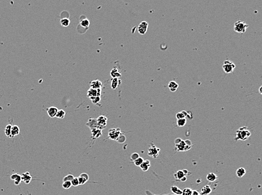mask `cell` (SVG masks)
Returning a JSON list of instances; mask_svg holds the SVG:
<instances>
[{
	"label": "cell",
	"instance_id": "40",
	"mask_svg": "<svg viewBox=\"0 0 262 195\" xmlns=\"http://www.w3.org/2000/svg\"><path fill=\"white\" fill-rule=\"evenodd\" d=\"M140 157L138 154L137 152H133V154L130 155V159L132 160L133 161H135V160L137 159V158Z\"/></svg>",
	"mask_w": 262,
	"mask_h": 195
},
{
	"label": "cell",
	"instance_id": "41",
	"mask_svg": "<svg viewBox=\"0 0 262 195\" xmlns=\"http://www.w3.org/2000/svg\"><path fill=\"white\" fill-rule=\"evenodd\" d=\"M77 179H78V181H79V185H84L85 183H86V181L83 178H82L80 176L79 177H77Z\"/></svg>",
	"mask_w": 262,
	"mask_h": 195
},
{
	"label": "cell",
	"instance_id": "35",
	"mask_svg": "<svg viewBox=\"0 0 262 195\" xmlns=\"http://www.w3.org/2000/svg\"><path fill=\"white\" fill-rule=\"evenodd\" d=\"M116 141L117 142H118L119 143H124L125 141H126V137H125V136L122 133V135L119 136V137L117 138V140Z\"/></svg>",
	"mask_w": 262,
	"mask_h": 195
},
{
	"label": "cell",
	"instance_id": "42",
	"mask_svg": "<svg viewBox=\"0 0 262 195\" xmlns=\"http://www.w3.org/2000/svg\"><path fill=\"white\" fill-rule=\"evenodd\" d=\"M182 141V139L180 138H176V140H175V144H178V143H179L180 142Z\"/></svg>",
	"mask_w": 262,
	"mask_h": 195
},
{
	"label": "cell",
	"instance_id": "47",
	"mask_svg": "<svg viewBox=\"0 0 262 195\" xmlns=\"http://www.w3.org/2000/svg\"><path fill=\"white\" fill-rule=\"evenodd\" d=\"M170 195H176V194H170Z\"/></svg>",
	"mask_w": 262,
	"mask_h": 195
},
{
	"label": "cell",
	"instance_id": "14",
	"mask_svg": "<svg viewBox=\"0 0 262 195\" xmlns=\"http://www.w3.org/2000/svg\"><path fill=\"white\" fill-rule=\"evenodd\" d=\"M58 108L55 106H51L48 108L47 110V113L50 118H53L56 116L57 113L58 112Z\"/></svg>",
	"mask_w": 262,
	"mask_h": 195
},
{
	"label": "cell",
	"instance_id": "1",
	"mask_svg": "<svg viewBox=\"0 0 262 195\" xmlns=\"http://www.w3.org/2000/svg\"><path fill=\"white\" fill-rule=\"evenodd\" d=\"M251 133L246 127H242L237 130L236 135V140L245 141L250 137Z\"/></svg>",
	"mask_w": 262,
	"mask_h": 195
},
{
	"label": "cell",
	"instance_id": "7",
	"mask_svg": "<svg viewBox=\"0 0 262 195\" xmlns=\"http://www.w3.org/2000/svg\"><path fill=\"white\" fill-rule=\"evenodd\" d=\"M148 27L149 24L147 22L145 21H141V23L139 24L137 28L138 32L139 34H140L141 35L145 34L147 30V29H148Z\"/></svg>",
	"mask_w": 262,
	"mask_h": 195
},
{
	"label": "cell",
	"instance_id": "44",
	"mask_svg": "<svg viewBox=\"0 0 262 195\" xmlns=\"http://www.w3.org/2000/svg\"><path fill=\"white\" fill-rule=\"evenodd\" d=\"M186 179H187V178H186V176H184V177H183L180 180L182 181V182H185V181L186 180Z\"/></svg>",
	"mask_w": 262,
	"mask_h": 195
},
{
	"label": "cell",
	"instance_id": "11",
	"mask_svg": "<svg viewBox=\"0 0 262 195\" xmlns=\"http://www.w3.org/2000/svg\"><path fill=\"white\" fill-rule=\"evenodd\" d=\"M21 178H22V180L23 181V182L28 185L31 182L32 177L30 173L28 172H26L24 173L21 175Z\"/></svg>",
	"mask_w": 262,
	"mask_h": 195
},
{
	"label": "cell",
	"instance_id": "5",
	"mask_svg": "<svg viewBox=\"0 0 262 195\" xmlns=\"http://www.w3.org/2000/svg\"><path fill=\"white\" fill-rule=\"evenodd\" d=\"M160 149L156 147L154 144H151L148 149V155L153 158H157L159 153Z\"/></svg>",
	"mask_w": 262,
	"mask_h": 195
},
{
	"label": "cell",
	"instance_id": "34",
	"mask_svg": "<svg viewBox=\"0 0 262 195\" xmlns=\"http://www.w3.org/2000/svg\"><path fill=\"white\" fill-rule=\"evenodd\" d=\"M72 186V184L70 181H66V182H63L62 183V187L64 189H68L70 188Z\"/></svg>",
	"mask_w": 262,
	"mask_h": 195
},
{
	"label": "cell",
	"instance_id": "27",
	"mask_svg": "<svg viewBox=\"0 0 262 195\" xmlns=\"http://www.w3.org/2000/svg\"><path fill=\"white\" fill-rule=\"evenodd\" d=\"M60 23L62 27H67L69 26V24H70V20H69V19L68 18H62L60 21Z\"/></svg>",
	"mask_w": 262,
	"mask_h": 195
},
{
	"label": "cell",
	"instance_id": "30",
	"mask_svg": "<svg viewBox=\"0 0 262 195\" xmlns=\"http://www.w3.org/2000/svg\"><path fill=\"white\" fill-rule=\"evenodd\" d=\"M80 25L83 28H88L90 25V21L87 19H84L80 21Z\"/></svg>",
	"mask_w": 262,
	"mask_h": 195
},
{
	"label": "cell",
	"instance_id": "26",
	"mask_svg": "<svg viewBox=\"0 0 262 195\" xmlns=\"http://www.w3.org/2000/svg\"><path fill=\"white\" fill-rule=\"evenodd\" d=\"M188 116V113L185 111H182L180 112L177 113L176 115V118L177 120L186 118Z\"/></svg>",
	"mask_w": 262,
	"mask_h": 195
},
{
	"label": "cell",
	"instance_id": "20",
	"mask_svg": "<svg viewBox=\"0 0 262 195\" xmlns=\"http://www.w3.org/2000/svg\"><path fill=\"white\" fill-rule=\"evenodd\" d=\"M168 87L171 92H174L177 91L178 87H179V84L174 80H172L168 83Z\"/></svg>",
	"mask_w": 262,
	"mask_h": 195
},
{
	"label": "cell",
	"instance_id": "8",
	"mask_svg": "<svg viewBox=\"0 0 262 195\" xmlns=\"http://www.w3.org/2000/svg\"><path fill=\"white\" fill-rule=\"evenodd\" d=\"M101 92H102L101 89L95 90V89H93V88H90L87 91V96L89 99L91 98V97H96V96L101 97Z\"/></svg>",
	"mask_w": 262,
	"mask_h": 195
},
{
	"label": "cell",
	"instance_id": "9",
	"mask_svg": "<svg viewBox=\"0 0 262 195\" xmlns=\"http://www.w3.org/2000/svg\"><path fill=\"white\" fill-rule=\"evenodd\" d=\"M192 146L186 145L185 141L182 140L179 143L176 144V148L178 151H186L190 150Z\"/></svg>",
	"mask_w": 262,
	"mask_h": 195
},
{
	"label": "cell",
	"instance_id": "15",
	"mask_svg": "<svg viewBox=\"0 0 262 195\" xmlns=\"http://www.w3.org/2000/svg\"><path fill=\"white\" fill-rule=\"evenodd\" d=\"M11 179L14 180L15 185H19L22 182V178L21 175L18 173L13 174L10 177Z\"/></svg>",
	"mask_w": 262,
	"mask_h": 195
},
{
	"label": "cell",
	"instance_id": "19",
	"mask_svg": "<svg viewBox=\"0 0 262 195\" xmlns=\"http://www.w3.org/2000/svg\"><path fill=\"white\" fill-rule=\"evenodd\" d=\"M20 128L16 125H14L12 126V129H11V133H12V136L13 138L15 136H18L20 133Z\"/></svg>",
	"mask_w": 262,
	"mask_h": 195
},
{
	"label": "cell",
	"instance_id": "45",
	"mask_svg": "<svg viewBox=\"0 0 262 195\" xmlns=\"http://www.w3.org/2000/svg\"><path fill=\"white\" fill-rule=\"evenodd\" d=\"M183 172H184V173L185 175H186L188 174V170H185V169H184V170H183Z\"/></svg>",
	"mask_w": 262,
	"mask_h": 195
},
{
	"label": "cell",
	"instance_id": "17",
	"mask_svg": "<svg viewBox=\"0 0 262 195\" xmlns=\"http://www.w3.org/2000/svg\"><path fill=\"white\" fill-rule=\"evenodd\" d=\"M150 165H151V164H150V160H145L144 161V162L140 166V167L141 169L143 172H147L149 170V169L150 168Z\"/></svg>",
	"mask_w": 262,
	"mask_h": 195
},
{
	"label": "cell",
	"instance_id": "37",
	"mask_svg": "<svg viewBox=\"0 0 262 195\" xmlns=\"http://www.w3.org/2000/svg\"><path fill=\"white\" fill-rule=\"evenodd\" d=\"M74 175L72 174H68L66 176L63 178V182H66V181H71L74 179Z\"/></svg>",
	"mask_w": 262,
	"mask_h": 195
},
{
	"label": "cell",
	"instance_id": "31",
	"mask_svg": "<svg viewBox=\"0 0 262 195\" xmlns=\"http://www.w3.org/2000/svg\"><path fill=\"white\" fill-rule=\"evenodd\" d=\"M186 124V118L181 119L177 120V125L178 127H183Z\"/></svg>",
	"mask_w": 262,
	"mask_h": 195
},
{
	"label": "cell",
	"instance_id": "21",
	"mask_svg": "<svg viewBox=\"0 0 262 195\" xmlns=\"http://www.w3.org/2000/svg\"><path fill=\"white\" fill-rule=\"evenodd\" d=\"M212 192V189L211 187L209 185H206L205 186L202 188L201 189V193L200 194H205V195H208L210 194Z\"/></svg>",
	"mask_w": 262,
	"mask_h": 195
},
{
	"label": "cell",
	"instance_id": "36",
	"mask_svg": "<svg viewBox=\"0 0 262 195\" xmlns=\"http://www.w3.org/2000/svg\"><path fill=\"white\" fill-rule=\"evenodd\" d=\"M192 189L190 188H185L184 190H183L182 195H192Z\"/></svg>",
	"mask_w": 262,
	"mask_h": 195
},
{
	"label": "cell",
	"instance_id": "24",
	"mask_svg": "<svg viewBox=\"0 0 262 195\" xmlns=\"http://www.w3.org/2000/svg\"><path fill=\"white\" fill-rule=\"evenodd\" d=\"M171 191L173 193L176 195H182L183 193V190H182V189H180L178 187L176 186L171 187Z\"/></svg>",
	"mask_w": 262,
	"mask_h": 195
},
{
	"label": "cell",
	"instance_id": "38",
	"mask_svg": "<svg viewBox=\"0 0 262 195\" xmlns=\"http://www.w3.org/2000/svg\"><path fill=\"white\" fill-rule=\"evenodd\" d=\"M71 182L72 184V186L74 187H77L79 185V181H78V179L77 177H74V179L71 181Z\"/></svg>",
	"mask_w": 262,
	"mask_h": 195
},
{
	"label": "cell",
	"instance_id": "23",
	"mask_svg": "<svg viewBox=\"0 0 262 195\" xmlns=\"http://www.w3.org/2000/svg\"><path fill=\"white\" fill-rule=\"evenodd\" d=\"M246 169H245L244 168L241 167V168H239L237 170L236 173V175L238 178H242L244 176L245 174H246Z\"/></svg>",
	"mask_w": 262,
	"mask_h": 195
},
{
	"label": "cell",
	"instance_id": "43",
	"mask_svg": "<svg viewBox=\"0 0 262 195\" xmlns=\"http://www.w3.org/2000/svg\"><path fill=\"white\" fill-rule=\"evenodd\" d=\"M200 193H199V192H198L196 190H193L192 191V195H199Z\"/></svg>",
	"mask_w": 262,
	"mask_h": 195
},
{
	"label": "cell",
	"instance_id": "46",
	"mask_svg": "<svg viewBox=\"0 0 262 195\" xmlns=\"http://www.w3.org/2000/svg\"><path fill=\"white\" fill-rule=\"evenodd\" d=\"M261 88H262V87H261V86H260V88H259V93H260V94H262V92H261Z\"/></svg>",
	"mask_w": 262,
	"mask_h": 195
},
{
	"label": "cell",
	"instance_id": "2",
	"mask_svg": "<svg viewBox=\"0 0 262 195\" xmlns=\"http://www.w3.org/2000/svg\"><path fill=\"white\" fill-rule=\"evenodd\" d=\"M249 27V25L245 23L244 21L238 20L236 21L234 25V30L238 33H244L246 32V29Z\"/></svg>",
	"mask_w": 262,
	"mask_h": 195
},
{
	"label": "cell",
	"instance_id": "22",
	"mask_svg": "<svg viewBox=\"0 0 262 195\" xmlns=\"http://www.w3.org/2000/svg\"><path fill=\"white\" fill-rule=\"evenodd\" d=\"M217 178H218V177L217 176L216 174L214 173H208L207 175V176H206V179H207V180L209 181V182H211L215 181L216 180H217Z\"/></svg>",
	"mask_w": 262,
	"mask_h": 195
},
{
	"label": "cell",
	"instance_id": "10",
	"mask_svg": "<svg viewBox=\"0 0 262 195\" xmlns=\"http://www.w3.org/2000/svg\"><path fill=\"white\" fill-rule=\"evenodd\" d=\"M86 125L90 128V129H93V128H98V124H97V119L95 118H90L88 119V122L86 123ZM99 129V128H98Z\"/></svg>",
	"mask_w": 262,
	"mask_h": 195
},
{
	"label": "cell",
	"instance_id": "13",
	"mask_svg": "<svg viewBox=\"0 0 262 195\" xmlns=\"http://www.w3.org/2000/svg\"><path fill=\"white\" fill-rule=\"evenodd\" d=\"M92 138L93 139H96L101 137L102 135V130L98 129V128H93V129H90Z\"/></svg>",
	"mask_w": 262,
	"mask_h": 195
},
{
	"label": "cell",
	"instance_id": "29",
	"mask_svg": "<svg viewBox=\"0 0 262 195\" xmlns=\"http://www.w3.org/2000/svg\"><path fill=\"white\" fill-rule=\"evenodd\" d=\"M66 112L62 109H60L58 110V112L56 115V118L59 119H63L65 117Z\"/></svg>",
	"mask_w": 262,
	"mask_h": 195
},
{
	"label": "cell",
	"instance_id": "39",
	"mask_svg": "<svg viewBox=\"0 0 262 195\" xmlns=\"http://www.w3.org/2000/svg\"><path fill=\"white\" fill-rule=\"evenodd\" d=\"M80 177L83 178V179H84L86 182H88L89 179V175L87 173H82V174L80 175Z\"/></svg>",
	"mask_w": 262,
	"mask_h": 195
},
{
	"label": "cell",
	"instance_id": "6",
	"mask_svg": "<svg viewBox=\"0 0 262 195\" xmlns=\"http://www.w3.org/2000/svg\"><path fill=\"white\" fill-rule=\"evenodd\" d=\"M96 119L97 121V124H98V128L99 129L102 130L106 128L107 123V117H106L104 115H101Z\"/></svg>",
	"mask_w": 262,
	"mask_h": 195
},
{
	"label": "cell",
	"instance_id": "25",
	"mask_svg": "<svg viewBox=\"0 0 262 195\" xmlns=\"http://www.w3.org/2000/svg\"><path fill=\"white\" fill-rule=\"evenodd\" d=\"M12 124L7 125L5 129V133L8 138H13L12 136V133H11V129H12Z\"/></svg>",
	"mask_w": 262,
	"mask_h": 195
},
{
	"label": "cell",
	"instance_id": "32",
	"mask_svg": "<svg viewBox=\"0 0 262 195\" xmlns=\"http://www.w3.org/2000/svg\"><path fill=\"white\" fill-rule=\"evenodd\" d=\"M144 159L142 157H139L138 158H137V159L135 160V161H133V163H134L135 165L136 166H140L142 164H143V163L144 162Z\"/></svg>",
	"mask_w": 262,
	"mask_h": 195
},
{
	"label": "cell",
	"instance_id": "3",
	"mask_svg": "<svg viewBox=\"0 0 262 195\" xmlns=\"http://www.w3.org/2000/svg\"><path fill=\"white\" fill-rule=\"evenodd\" d=\"M236 68V65L232 61L229 60H226L224 61L223 65V69L225 73L229 74L232 73Z\"/></svg>",
	"mask_w": 262,
	"mask_h": 195
},
{
	"label": "cell",
	"instance_id": "28",
	"mask_svg": "<svg viewBox=\"0 0 262 195\" xmlns=\"http://www.w3.org/2000/svg\"><path fill=\"white\" fill-rule=\"evenodd\" d=\"M184 176H185V175L184 173L183 170H178L176 173H175L174 174L175 178L176 179H178V180H180L183 177H184Z\"/></svg>",
	"mask_w": 262,
	"mask_h": 195
},
{
	"label": "cell",
	"instance_id": "12",
	"mask_svg": "<svg viewBox=\"0 0 262 195\" xmlns=\"http://www.w3.org/2000/svg\"><path fill=\"white\" fill-rule=\"evenodd\" d=\"M103 87V83L99 80H92L90 83V88L95 89V90H98V89H101Z\"/></svg>",
	"mask_w": 262,
	"mask_h": 195
},
{
	"label": "cell",
	"instance_id": "16",
	"mask_svg": "<svg viewBox=\"0 0 262 195\" xmlns=\"http://www.w3.org/2000/svg\"><path fill=\"white\" fill-rule=\"evenodd\" d=\"M110 76H111V77L113 78H119V77H120L122 76V73H120V71H119L118 68H114L110 71Z\"/></svg>",
	"mask_w": 262,
	"mask_h": 195
},
{
	"label": "cell",
	"instance_id": "18",
	"mask_svg": "<svg viewBox=\"0 0 262 195\" xmlns=\"http://www.w3.org/2000/svg\"><path fill=\"white\" fill-rule=\"evenodd\" d=\"M120 84L121 80H120L119 78H113L112 80H111V87L113 90H115L120 85Z\"/></svg>",
	"mask_w": 262,
	"mask_h": 195
},
{
	"label": "cell",
	"instance_id": "33",
	"mask_svg": "<svg viewBox=\"0 0 262 195\" xmlns=\"http://www.w3.org/2000/svg\"><path fill=\"white\" fill-rule=\"evenodd\" d=\"M90 100H91V101L92 102L93 104L97 105V104H98V103H99L100 101H101V97L96 96V97H91V98H90Z\"/></svg>",
	"mask_w": 262,
	"mask_h": 195
},
{
	"label": "cell",
	"instance_id": "48",
	"mask_svg": "<svg viewBox=\"0 0 262 195\" xmlns=\"http://www.w3.org/2000/svg\"><path fill=\"white\" fill-rule=\"evenodd\" d=\"M199 195H201V194H199Z\"/></svg>",
	"mask_w": 262,
	"mask_h": 195
},
{
	"label": "cell",
	"instance_id": "4",
	"mask_svg": "<svg viewBox=\"0 0 262 195\" xmlns=\"http://www.w3.org/2000/svg\"><path fill=\"white\" fill-rule=\"evenodd\" d=\"M122 134L120 128H113L110 129L108 133V136L112 140H116L119 136Z\"/></svg>",
	"mask_w": 262,
	"mask_h": 195
}]
</instances>
